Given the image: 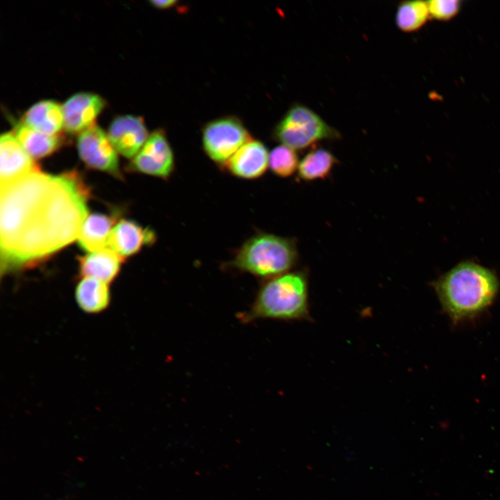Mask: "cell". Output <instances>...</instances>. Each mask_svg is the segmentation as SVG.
<instances>
[{"instance_id": "obj_23", "label": "cell", "mask_w": 500, "mask_h": 500, "mask_svg": "<svg viewBox=\"0 0 500 500\" xmlns=\"http://www.w3.org/2000/svg\"><path fill=\"white\" fill-rule=\"evenodd\" d=\"M151 4L158 8L160 9H166L169 8L171 7H173L177 2L174 0H167V1H151Z\"/></svg>"}, {"instance_id": "obj_13", "label": "cell", "mask_w": 500, "mask_h": 500, "mask_svg": "<svg viewBox=\"0 0 500 500\" xmlns=\"http://www.w3.org/2000/svg\"><path fill=\"white\" fill-rule=\"evenodd\" d=\"M155 233L138 223L126 219L120 220L112 229L108 246L122 258L134 255L146 245L156 242Z\"/></svg>"}, {"instance_id": "obj_11", "label": "cell", "mask_w": 500, "mask_h": 500, "mask_svg": "<svg viewBox=\"0 0 500 500\" xmlns=\"http://www.w3.org/2000/svg\"><path fill=\"white\" fill-rule=\"evenodd\" d=\"M107 135L116 151L128 158H134L149 138L143 119L130 115L115 118Z\"/></svg>"}, {"instance_id": "obj_1", "label": "cell", "mask_w": 500, "mask_h": 500, "mask_svg": "<svg viewBox=\"0 0 500 500\" xmlns=\"http://www.w3.org/2000/svg\"><path fill=\"white\" fill-rule=\"evenodd\" d=\"M89 190L77 173H31L1 187V274L33 265L78 238Z\"/></svg>"}, {"instance_id": "obj_3", "label": "cell", "mask_w": 500, "mask_h": 500, "mask_svg": "<svg viewBox=\"0 0 500 500\" xmlns=\"http://www.w3.org/2000/svg\"><path fill=\"white\" fill-rule=\"evenodd\" d=\"M308 316L306 276L301 272H287L266 280L250 309L240 318L249 322L258 319H300Z\"/></svg>"}, {"instance_id": "obj_16", "label": "cell", "mask_w": 500, "mask_h": 500, "mask_svg": "<svg viewBox=\"0 0 500 500\" xmlns=\"http://www.w3.org/2000/svg\"><path fill=\"white\" fill-rule=\"evenodd\" d=\"M12 133L33 158H42L52 154L64 143L61 135H47L32 129L21 122L16 123Z\"/></svg>"}, {"instance_id": "obj_14", "label": "cell", "mask_w": 500, "mask_h": 500, "mask_svg": "<svg viewBox=\"0 0 500 500\" xmlns=\"http://www.w3.org/2000/svg\"><path fill=\"white\" fill-rule=\"evenodd\" d=\"M21 122L47 135H60L64 129L62 107L52 100L38 101L28 109Z\"/></svg>"}, {"instance_id": "obj_10", "label": "cell", "mask_w": 500, "mask_h": 500, "mask_svg": "<svg viewBox=\"0 0 500 500\" xmlns=\"http://www.w3.org/2000/svg\"><path fill=\"white\" fill-rule=\"evenodd\" d=\"M105 106V100L98 94L78 92L72 95L62 106L65 131L72 135L80 134L94 124Z\"/></svg>"}, {"instance_id": "obj_20", "label": "cell", "mask_w": 500, "mask_h": 500, "mask_svg": "<svg viewBox=\"0 0 500 500\" xmlns=\"http://www.w3.org/2000/svg\"><path fill=\"white\" fill-rule=\"evenodd\" d=\"M429 17L427 1H406L397 7L395 22L401 31L410 33L421 28Z\"/></svg>"}, {"instance_id": "obj_6", "label": "cell", "mask_w": 500, "mask_h": 500, "mask_svg": "<svg viewBox=\"0 0 500 500\" xmlns=\"http://www.w3.org/2000/svg\"><path fill=\"white\" fill-rule=\"evenodd\" d=\"M251 140L239 119L223 117L207 124L203 128L202 143L207 156L223 167L233 154Z\"/></svg>"}, {"instance_id": "obj_18", "label": "cell", "mask_w": 500, "mask_h": 500, "mask_svg": "<svg viewBox=\"0 0 500 500\" xmlns=\"http://www.w3.org/2000/svg\"><path fill=\"white\" fill-rule=\"evenodd\" d=\"M115 219L101 213H93L85 220L78 238L79 246L90 253L101 250L108 240Z\"/></svg>"}, {"instance_id": "obj_2", "label": "cell", "mask_w": 500, "mask_h": 500, "mask_svg": "<svg viewBox=\"0 0 500 500\" xmlns=\"http://www.w3.org/2000/svg\"><path fill=\"white\" fill-rule=\"evenodd\" d=\"M440 302L454 322L471 318L492 304L499 288L496 274L472 261L459 262L433 283Z\"/></svg>"}, {"instance_id": "obj_21", "label": "cell", "mask_w": 500, "mask_h": 500, "mask_svg": "<svg viewBox=\"0 0 500 500\" xmlns=\"http://www.w3.org/2000/svg\"><path fill=\"white\" fill-rule=\"evenodd\" d=\"M298 156L294 149L281 144L269 153V167L276 176H290L298 169Z\"/></svg>"}, {"instance_id": "obj_12", "label": "cell", "mask_w": 500, "mask_h": 500, "mask_svg": "<svg viewBox=\"0 0 500 500\" xmlns=\"http://www.w3.org/2000/svg\"><path fill=\"white\" fill-rule=\"evenodd\" d=\"M224 167L238 178H260L269 167L267 149L261 142L251 139L242 146Z\"/></svg>"}, {"instance_id": "obj_8", "label": "cell", "mask_w": 500, "mask_h": 500, "mask_svg": "<svg viewBox=\"0 0 500 500\" xmlns=\"http://www.w3.org/2000/svg\"><path fill=\"white\" fill-rule=\"evenodd\" d=\"M175 167L174 156L165 133L160 129L152 132L133 158L131 171L167 179Z\"/></svg>"}, {"instance_id": "obj_7", "label": "cell", "mask_w": 500, "mask_h": 500, "mask_svg": "<svg viewBox=\"0 0 500 500\" xmlns=\"http://www.w3.org/2000/svg\"><path fill=\"white\" fill-rule=\"evenodd\" d=\"M77 149L80 158L88 167L121 177L116 149L98 125L94 124L79 134Z\"/></svg>"}, {"instance_id": "obj_19", "label": "cell", "mask_w": 500, "mask_h": 500, "mask_svg": "<svg viewBox=\"0 0 500 500\" xmlns=\"http://www.w3.org/2000/svg\"><path fill=\"white\" fill-rule=\"evenodd\" d=\"M336 162L329 151L323 148L312 149L301 160L297 169L299 177L308 181L324 178Z\"/></svg>"}, {"instance_id": "obj_9", "label": "cell", "mask_w": 500, "mask_h": 500, "mask_svg": "<svg viewBox=\"0 0 500 500\" xmlns=\"http://www.w3.org/2000/svg\"><path fill=\"white\" fill-rule=\"evenodd\" d=\"M39 165L11 133L0 138V183L8 185L31 173L40 172Z\"/></svg>"}, {"instance_id": "obj_4", "label": "cell", "mask_w": 500, "mask_h": 500, "mask_svg": "<svg viewBox=\"0 0 500 500\" xmlns=\"http://www.w3.org/2000/svg\"><path fill=\"white\" fill-rule=\"evenodd\" d=\"M297 260L294 242L274 234L260 233L237 251L231 266L266 280L287 273Z\"/></svg>"}, {"instance_id": "obj_22", "label": "cell", "mask_w": 500, "mask_h": 500, "mask_svg": "<svg viewBox=\"0 0 500 500\" xmlns=\"http://www.w3.org/2000/svg\"><path fill=\"white\" fill-rule=\"evenodd\" d=\"M427 2L430 17L440 21L451 19L461 8V1L458 0H432Z\"/></svg>"}, {"instance_id": "obj_17", "label": "cell", "mask_w": 500, "mask_h": 500, "mask_svg": "<svg viewBox=\"0 0 500 500\" xmlns=\"http://www.w3.org/2000/svg\"><path fill=\"white\" fill-rule=\"evenodd\" d=\"M75 299L78 307L85 312L99 313L105 310L110 302L108 283L82 277L75 289Z\"/></svg>"}, {"instance_id": "obj_15", "label": "cell", "mask_w": 500, "mask_h": 500, "mask_svg": "<svg viewBox=\"0 0 500 500\" xmlns=\"http://www.w3.org/2000/svg\"><path fill=\"white\" fill-rule=\"evenodd\" d=\"M78 259L81 277L92 278L109 284L118 274L125 258L112 249L104 248Z\"/></svg>"}, {"instance_id": "obj_5", "label": "cell", "mask_w": 500, "mask_h": 500, "mask_svg": "<svg viewBox=\"0 0 500 500\" xmlns=\"http://www.w3.org/2000/svg\"><path fill=\"white\" fill-rule=\"evenodd\" d=\"M339 135L319 115L301 104L292 106L274 129L275 138L294 150L322 140L337 139Z\"/></svg>"}]
</instances>
